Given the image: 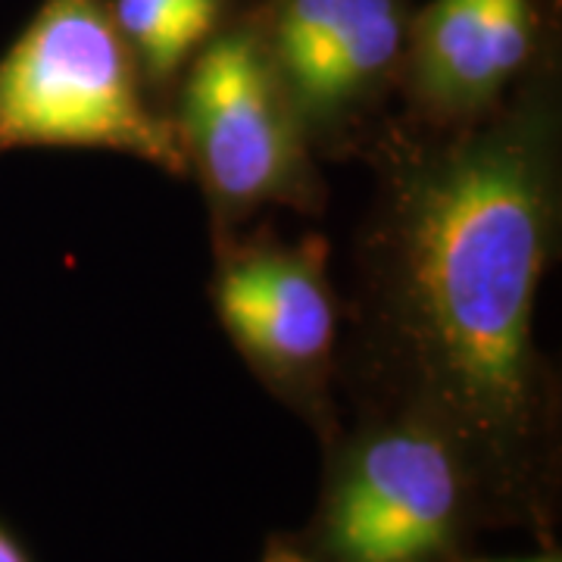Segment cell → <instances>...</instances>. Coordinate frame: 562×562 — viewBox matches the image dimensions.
<instances>
[{
	"label": "cell",
	"mask_w": 562,
	"mask_h": 562,
	"mask_svg": "<svg viewBox=\"0 0 562 562\" xmlns=\"http://www.w3.org/2000/svg\"><path fill=\"white\" fill-rule=\"evenodd\" d=\"M562 101L543 60L491 116L391 125L360 235V394L435 416L479 465L503 528L560 519V382L535 338L560 254Z\"/></svg>",
	"instance_id": "6da1fadb"
},
{
	"label": "cell",
	"mask_w": 562,
	"mask_h": 562,
	"mask_svg": "<svg viewBox=\"0 0 562 562\" xmlns=\"http://www.w3.org/2000/svg\"><path fill=\"white\" fill-rule=\"evenodd\" d=\"M322 443L319 503L294 538L313 562H453L503 528L469 450L416 406L360 394Z\"/></svg>",
	"instance_id": "7a4b0ae2"
},
{
	"label": "cell",
	"mask_w": 562,
	"mask_h": 562,
	"mask_svg": "<svg viewBox=\"0 0 562 562\" xmlns=\"http://www.w3.org/2000/svg\"><path fill=\"white\" fill-rule=\"evenodd\" d=\"M101 147L188 176L110 0H44L0 57V150Z\"/></svg>",
	"instance_id": "3957f363"
},
{
	"label": "cell",
	"mask_w": 562,
	"mask_h": 562,
	"mask_svg": "<svg viewBox=\"0 0 562 562\" xmlns=\"http://www.w3.org/2000/svg\"><path fill=\"white\" fill-rule=\"evenodd\" d=\"M176 135L201 181L213 235L228 238L269 206L316 216L325 184L260 22L210 35L181 79Z\"/></svg>",
	"instance_id": "277c9868"
},
{
	"label": "cell",
	"mask_w": 562,
	"mask_h": 562,
	"mask_svg": "<svg viewBox=\"0 0 562 562\" xmlns=\"http://www.w3.org/2000/svg\"><path fill=\"white\" fill-rule=\"evenodd\" d=\"M322 235L216 238L213 306L257 382L301 416L322 441L338 428V322L341 301L328 276Z\"/></svg>",
	"instance_id": "5b68a950"
},
{
	"label": "cell",
	"mask_w": 562,
	"mask_h": 562,
	"mask_svg": "<svg viewBox=\"0 0 562 562\" xmlns=\"http://www.w3.org/2000/svg\"><path fill=\"white\" fill-rule=\"evenodd\" d=\"M409 20L406 0H276L260 32L313 150L344 154L375 128Z\"/></svg>",
	"instance_id": "8992f818"
},
{
	"label": "cell",
	"mask_w": 562,
	"mask_h": 562,
	"mask_svg": "<svg viewBox=\"0 0 562 562\" xmlns=\"http://www.w3.org/2000/svg\"><path fill=\"white\" fill-rule=\"evenodd\" d=\"M543 57L531 0H431L409 20L397 88L416 125L457 128L501 110Z\"/></svg>",
	"instance_id": "52a82bcc"
},
{
	"label": "cell",
	"mask_w": 562,
	"mask_h": 562,
	"mask_svg": "<svg viewBox=\"0 0 562 562\" xmlns=\"http://www.w3.org/2000/svg\"><path fill=\"white\" fill-rule=\"evenodd\" d=\"M154 3H160V7L179 13V16L201 22L203 29H210V32H216V25H220L222 0H154Z\"/></svg>",
	"instance_id": "ba28073f"
},
{
	"label": "cell",
	"mask_w": 562,
	"mask_h": 562,
	"mask_svg": "<svg viewBox=\"0 0 562 562\" xmlns=\"http://www.w3.org/2000/svg\"><path fill=\"white\" fill-rule=\"evenodd\" d=\"M260 562H313L301 550V543L294 538H284V535H272L266 541V550H262Z\"/></svg>",
	"instance_id": "9c48e42d"
},
{
	"label": "cell",
	"mask_w": 562,
	"mask_h": 562,
	"mask_svg": "<svg viewBox=\"0 0 562 562\" xmlns=\"http://www.w3.org/2000/svg\"><path fill=\"white\" fill-rule=\"evenodd\" d=\"M0 562H32L29 550L3 525H0Z\"/></svg>",
	"instance_id": "30bf717a"
},
{
	"label": "cell",
	"mask_w": 562,
	"mask_h": 562,
	"mask_svg": "<svg viewBox=\"0 0 562 562\" xmlns=\"http://www.w3.org/2000/svg\"><path fill=\"white\" fill-rule=\"evenodd\" d=\"M453 562H562L560 550H557V543H550V547H543L538 557H531V560H482V557H472V553H465L460 560Z\"/></svg>",
	"instance_id": "8fae6325"
}]
</instances>
